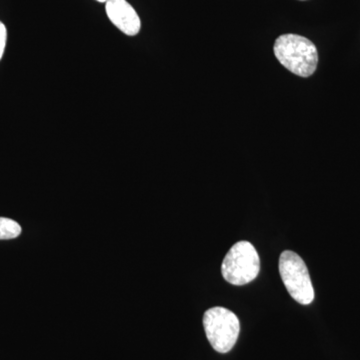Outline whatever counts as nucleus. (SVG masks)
Segmentation results:
<instances>
[{"mask_svg": "<svg viewBox=\"0 0 360 360\" xmlns=\"http://www.w3.org/2000/svg\"><path fill=\"white\" fill-rule=\"evenodd\" d=\"M274 51L281 65L298 77H311L319 65L316 47L300 35H281L274 44Z\"/></svg>", "mask_w": 360, "mask_h": 360, "instance_id": "f257e3e1", "label": "nucleus"}, {"mask_svg": "<svg viewBox=\"0 0 360 360\" xmlns=\"http://www.w3.org/2000/svg\"><path fill=\"white\" fill-rule=\"evenodd\" d=\"M260 270V259L255 246L238 241L232 246L221 265L222 276L233 285H245L255 281Z\"/></svg>", "mask_w": 360, "mask_h": 360, "instance_id": "f03ea898", "label": "nucleus"}, {"mask_svg": "<svg viewBox=\"0 0 360 360\" xmlns=\"http://www.w3.org/2000/svg\"><path fill=\"white\" fill-rule=\"evenodd\" d=\"M278 267L284 286L291 297L303 305L314 302V285L302 258L293 251H283L279 257Z\"/></svg>", "mask_w": 360, "mask_h": 360, "instance_id": "20e7f679", "label": "nucleus"}, {"mask_svg": "<svg viewBox=\"0 0 360 360\" xmlns=\"http://www.w3.org/2000/svg\"><path fill=\"white\" fill-rule=\"evenodd\" d=\"M7 42V30L6 25L0 21V60L4 58Z\"/></svg>", "mask_w": 360, "mask_h": 360, "instance_id": "0eeeda50", "label": "nucleus"}, {"mask_svg": "<svg viewBox=\"0 0 360 360\" xmlns=\"http://www.w3.org/2000/svg\"><path fill=\"white\" fill-rule=\"evenodd\" d=\"M105 11L111 22L124 34L135 37L141 32V18L127 0H108Z\"/></svg>", "mask_w": 360, "mask_h": 360, "instance_id": "39448f33", "label": "nucleus"}, {"mask_svg": "<svg viewBox=\"0 0 360 360\" xmlns=\"http://www.w3.org/2000/svg\"><path fill=\"white\" fill-rule=\"evenodd\" d=\"M206 338L215 352L227 354L238 340L240 322L238 317L224 307H212L203 315Z\"/></svg>", "mask_w": 360, "mask_h": 360, "instance_id": "7ed1b4c3", "label": "nucleus"}, {"mask_svg": "<svg viewBox=\"0 0 360 360\" xmlns=\"http://www.w3.org/2000/svg\"><path fill=\"white\" fill-rule=\"evenodd\" d=\"M96 1L101 2V4H103V2L108 1V0H96Z\"/></svg>", "mask_w": 360, "mask_h": 360, "instance_id": "6e6552de", "label": "nucleus"}, {"mask_svg": "<svg viewBox=\"0 0 360 360\" xmlns=\"http://www.w3.org/2000/svg\"><path fill=\"white\" fill-rule=\"evenodd\" d=\"M21 231L22 229L15 220L0 217V240L18 238Z\"/></svg>", "mask_w": 360, "mask_h": 360, "instance_id": "423d86ee", "label": "nucleus"}]
</instances>
